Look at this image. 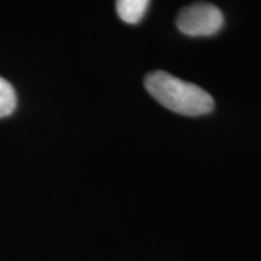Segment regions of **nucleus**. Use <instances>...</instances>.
I'll return each instance as SVG.
<instances>
[{"label": "nucleus", "mask_w": 261, "mask_h": 261, "mask_svg": "<svg viewBox=\"0 0 261 261\" xmlns=\"http://www.w3.org/2000/svg\"><path fill=\"white\" fill-rule=\"evenodd\" d=\"M144 83L148 93L173 112L186 116H200L214 111V99L206 90L166 71L149 73Z\"/></svg>", "instance_id": "f257e3e1"}, {"label": "nucleus", "mask_w": 261, "mask_h": 261, "mask_svg": "<svg viewBox=\"0 0 261 261\" xmlns=\"http://www.w3.org/2000/svg\"><path fill=\"white\" fill-rule=\"evenodd\" d=\"M224 13L212 3L199 2L180 10L177 28L189 37H211L224 27Z\"/></svg>", "instance_id": "f03ea898"}, {"label": "nucleus", "mask_w": 261, "mask_h": 261, "mask_svg": "<svg viewBox=\"0 0 261 261\" xmlns=\"http://www.w3.org/2000/svg\"><path fill=\"white\" fill-rule=\"evenodd\" d=\"M149 0H116L118 16L125 23H138L144 18Z\"/></svg>", "instance_id": "7ed1b4c3"}, {"label": "nucleus", "mask_w": 261, "mask_h": 261, "mask_svg": "<svg viewBox=\"0 0 261 261\" xmlns=\"http://www.w3.org/2000/svg\"><path fill=\"white\" fill-rule=\"evenodd\" d=\"M16 109V93L12 84L0 77V118L9 116Z\"/></svg>", "instance_id": "20e7f679"}]
</instances>
